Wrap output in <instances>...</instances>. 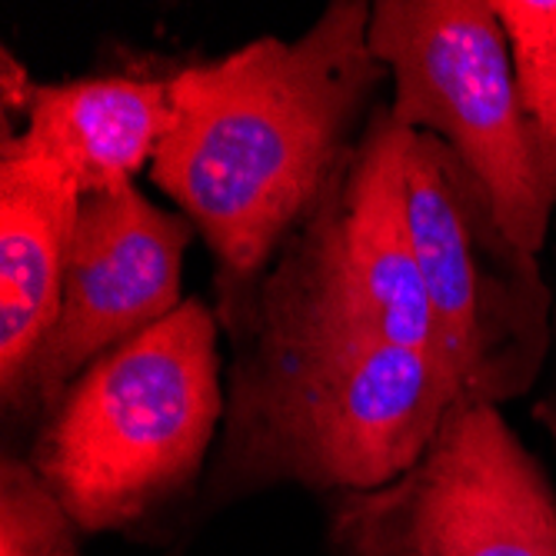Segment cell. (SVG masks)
<instances>
[{
	"instance_id": "obj_1",
	"label": "cell",
	"mask_w": 556,
	"mask_h": 556,
	"mask_svg": "<svg viewBox=\"0 0 556 556\" xmlns=\"http://www.w3.org/2000/svg\"><path fill=\"white\" fill-rule=\"evenodd\" d=\"M367 0L333 4L293 40L261 37L167 77L170 127L154 180L220 264L257 280L346 157L350 127L387 77Z\"/></svg>"
},
{
	"instance_id": "obj_2",
	"label": "cell",
	"mask_w": 556,
	"mask_h": 556,
	"mask_svg": "<svg viewBox=\"0 0 556 556\" xmlns=\"http://www.w3.org/2000/svg\"><path fill=\"white\" fill-rule=\"evenodd\" d=\"M227 414L207 490L217 503L277 483L377 490L437 437L460 383L430 350L230 340Z\"/></svg>"
},
{
	"instance_id": "obj_3",
	"label": "cell",
	"mask_w": 556,
	"mask_h": 556,
	"mask_svg": "<svg viewBox=\"0 0 556 556\" xmlns=\"http://www.w3.org/2000/svg\"><path fill=\"white\" fill-rule=\"evenodd\" d=\"M224 414L217 317L184 300L71 383L40 424L30 467L80 533L124 530L193 486Z\"/></svg>"
},
{
	"instance_id": "obj_4",
	"label": "cell",
	"mask_w": 556,
	"mask_h": 556,
	"mask_svg": "<svg viewBox=\"0 0 556 556\" xmlns=\"http://www.w3.org/2000/svg\"><path fill=\"white\" fill-rule=\"evenodd\" d=\"M410 137L390 111L374 114L267 270L220 287L230 340L390 343L443 357L407 217Z\"/></svg>"
},
{
	"instance_id": "obj_5",
	"label": "cell",
	"mask_w": 556,
	"mask_h": 556,
	"mask_svg": "<svg viewBox=\"0 0 556 556\" xmlns=\"http://www.w3.org/2000/svg\"><path fill=\"white\" fill-rule=\"evenodd\" d=\"M370 50L393 80V121L443 140L486 187L503 230L536 257L556 211V143L523 104L493 4L377 0Z\"/></svg>"
},
{
	"instance_id": "obj_6",
	"label": "cell",
	"mask_w": 556,
	"mask_h": 556,
	"mask_svg": "<svg viewBox=\"0 0 556 556\" xmlns=\"http://www.w3.org/2000/svg\"><path fill=\"white\" fill-rule=\"evenodd\" d=\"M403 184L437 343L460 396L486 407L523 396L549 350L553 296L536 257L503 230L486 187L443 140L414 130Z\"/></svg>"
},
{
	"instance_id": "obj_7",
	"label": "cell",
	"mask_w": 556,
	"mask_h": 556,
	"mask_svg": "<svg viewBox=\"0 0 556 556\" xmlns=\"http://www.w3.org/2000/svg\"><path fill=\"white\" fill-rule=\"evenodd\" d=\"M340 556H556V496L500 407L460 396L396 480L333 496Z\"/></svg>"
},
{
	"instance_id": "obj_8",
	"label": "cell",
	"mask_w": 556,
	"mask_h": 556,
	"mask_svg": "<svg viewBox=\"0 0 556 556\" xmlns=\"http://www.w3.org/2000/svg\"><path fill=\"white\" fill-rule=\"evenodd\" d=\"M197 230L147 200L137 184L87 193L67 250L61 307L4 407L47 417L104 353L180 307L184 257Z\"/></svg>"
},
{
	"instance_id": "obj_9",
	"label": "cell",
	"mask_w": 556,
	"mask_h": 556,
	"mask_svg": "<svg viewBox=\"0 0 556 556\" xmlns=\"http://www.w3.org/2000/svg\"><path fill=\"white\" fill-rule=\"evenodd\" d=\"M0 90L4 117L21 114V134L64 164L84 197L130 187L140 170H150L170 127V90L157 77L97 74L37 84L4 50Z\"/></svg>"
},
{
	"instance_id": "obj_10",
	"label": "cell",
	"mask_w": 556,
	"mask_h": 556,
	"mask_svg": "<svg viewBox=\"0 0 556 556\" xmlns=\"http://www.w3.org/2000/svg\"><path fill=\"white\" fill-rule=\"evenodd\" d=\"M84 204L77 177L4 127L0 137V393L30 364L61 307Z\"/></svg>"
},
{
	"instance_id": "obj_11",
	"label": "cell",
	"mask_w": 556,
	"mask_h": 556,
	"mask_svg": "<svg viewBox=\"0 0 556 556\" xmlns=\"http://www.w3.org/2000/svg\"><path fill=\"white\" fill-rule=\"evenodd\" d=\"M77 523L30 460L0 467V556H80Z\"/></svg>"
},
{
	"instance_id": "obj_12",
	"label": "cell",
	"mask_w": 556,
	"mask_h": 556,
	"mask_svg": "<svg viewBox=\"0 0 556 556\" xmlns=\"http://www.w3.org/2000/svg\"><path fill=\"white\" fill-rule=\"evenodd\" d=\"M493 11L510 40L523 104L556 143V0H493Z\"/></svg>"
}]
</instances>
